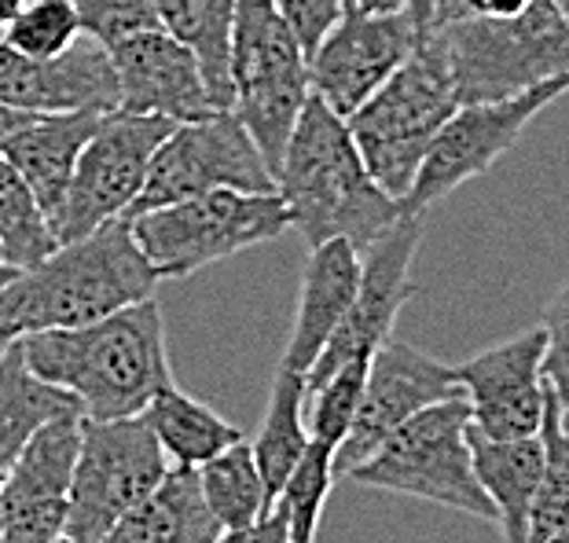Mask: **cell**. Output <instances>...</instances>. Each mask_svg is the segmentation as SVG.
I'll return each mask as SVG.
<instances>
[{
    "instance_id": "6da1fadb",
    "label": "cell",
    "mask_w": 569,
    "mask_h": 543,
    "mask_svg": "<svg viewBox=\"0 0 569 543\" xmlns=\"http://www.w3.org/2000/svg\"><path fill=\"white\" fill-rule=\"evenodd\" d=\"M19 345L33 375L67 390L89 422L143 415V408L173 385L166 323L154 298L84 328L27 334Z\"/></svg>"
},
{
    "instance_id": "7a4b0ae2",
    "label": "cell",
    "mask_w": 569,
    "mask_h": 543,
    "mask_svg": "<svg viewBox=\"0 0 569 543\" xmlns=\"http://www.w3.org/2000/svg\"><path fill=\"white\" fill-rule=\"evenodd\" d=\"M276 195L309 250L346 239L357 253H368L405 217L401 202L386 195L360 162L346 118L317 95H309L276 165Z\"/></svg>"
},
{
    "instance_id": "3957f363",
    "label": "cell",
    "mask_w": 569,
    "mask_h": 543,
    "mask_svg": "<svg viewBox=\"0 0 569 543\" xmlns=\"http://www.w3.org/2000/svg\"><path fill=\"white\" fill-rule=\"evenodd\" d=\"M159 283V269L143 258L126 217H118L78 243L56 247L33 269H22L0 291V331L27 338L84 328L154 298Z\"/></svg>"
},
{
    "instance_id": "277c9868",
    "label": "cell",
    "mask_w": 569,
    "mask_h": 543,
    "mask_svg": "<svg viewBox=\"0 0 569 543\" xmlns=\"http://www.w3.org/2000/svg\"><path fill=\"white\" fill-rule=\"evenodd\" d=\"M456 107L452 74H448L441 44L430 30H422L397 74L346 118L360 162L393 202L408 199L433 137Z\"/></svg>"
},
{
    "instance_id": "5b68a950",
    "label": "cell",
    "mask_w": 569,
    "mask_h": 543,
    "mask_svg": "<svg viewBox=\"0 0 569 543\" xmlns=\"http://www.w3.org/2000/svg\"><path fill=\"white\" fill-rule=\"evenodd\" d=\"M452 74L456 103H500L569 78V22L551 0H529L511 19L430 27Z\"/></svg>"
},
{
    "instance_id": "8992f818",
    "label": "cell",
    "mask_w": 569,
    "mask_h": 543,
    "mask_svg": "<svg viewBox=\"0 0 569 543\" xmlns=\"http://www.w3.org/2000/svg\"><path fill=\"white\" fill-rule=\"evenodd\" d=\"M228 74L236 92L232 114L276 173L290 132L312 95L309 59L276 0H236Z\"/></svg>"
},
{
    "instance_id": "52a82bcc",
    "label": "cell",
    "mask_w": 569,
    "mask_h": 543,
    "mask_svg": "<svg viewBox=\"0 0 569 543\" xmlns=\"http://www.w3.org/2000/svg\"><path fill=\"white\" fill-rule=\"evenodd\" d=\"M470 408L459 396L427 408L408 419L379 452L353 466L346 481L397 496H416L438 506H452L481 522H496L489 496L481 492L470 463Z\"/></svg>"
},
{
    "instance_id": "ba28073f",
    "label": "cell",
    "mask_w": 569,
    "mask_h": 543,
    "mask_svg": "<svg viewBox=\"0 0 569 543\" xmlns=\"http://www.w3.org/2000/svg\"><path fill=\"white\" fill-rule=\"evenodd\" d=\"M132 239L162 280H184L213 261L272 243L290 228L283 199L253 191H206V195L137 213Z\"/></svg>"
},
{
    "instance_id": "9c48e42d",
    "label": "cell",
    "mask_w": 569,
    "mask_h": 543,
    "mask_svg": "<svg viewBox=\"0 0 569 543\" xmlns=\"http://www.w3.org/2000/svg\"><path fill=\"white\" fill-rule=\"evenodd\" d=\"M166 452L143 415L81 422V452L70 481L63 536L70 543H103V536L162 485Z\"/></svg>"
},
{
    "instance_id": "30bf717a",
    "label": "cell",
    "mask_w": 569,
    "mask_h": 543,
    "mask_svg": "<svg viewBox=\"0 0 569 543\" xmlns=\"http://www.w3.org/2000/svg\"><path fill=\"white\" fill-rule=\"evenodd\" d=\"M253 191L272 195L276 173L250 140V132L232 111H217L202 122L177 125L154 151L148 180L126 221L137 213L173 207V202L206 195V191Z\"/></svg>"
},
{
    "instance_id": "8fae6325",
    "label": "cell",
    "mask_w": 569,
    "mask_h": 543,
    "mask_svg": "<svg viewBox=\"0 0 569 543\" xmlns=\"http://www.w3.org/2000/svg\"><path fill=\"white\" fill-rule=\"evenodd\" d=\"M569 92V78L537 84L522 95L500 103H463L456 107L452 118L433 137L427 162H422L416 184H411L401 210L408 217H422L433 202L452 195L456 188L470 184V180L486 177L489 169L503 159L507 151L522 140V132L540 111Z\"/></svg>"
},
{
    "instance_id": "7c38bea8",
    "label": "cell",
    "mask_w": 569,
    "mask_h": 543,
    "mask_svg": "<svg viewBox=\"0 0 569 543\" xmlns=\"http://www.w3.org/2000/svg\"><path fill=\"white\" fill-rule=\"evenodd\" d=\"M177 125L166 118H143L111 111L84 143L74 180H70L63 213L56 221V239L63 243H78V239L92 235L96 228L126 217L137 202L154 151Z\"/></svg>"
},
{
    "instance_id": "4fadbf2b",
    "label": "cell",
    "mask_w": 569,
    "mask_h": 543,
    "mask_svg": "<svg viewBox=\"0 0 569 543\" xmlns=\"http://www.w3.org/2000/svg\"><path fill=\"white\" fill-rule=\"evenodd\" d=\"M459 393L463 390L456 382V368L397 338L382 342L368 364L365 396H360L353 426L335 449V481H346L349 470L371 460L408 419Z\"/></svg>"
},
{
    "instance_id": "5bb4252c",
    "label": "cell",
    "mask_w": 569,
    "mask_h": 543,
    "mask_svg": "<svg viewBox=\"0 0 569 543\" xmlns=\"http://www.w3.org/2000/svg\"><path fill=\"white\" fill-rule=\"evenodd\" d=\"M419 33L422 30L411 22L408 11L365 16V11L346 8L342 19L317 44V52L309 56V92L338 118H349L397 74Z\"/></svg>"
},
{
    "instance_id": "9a60e30c",
    "label": "cell",
    "mask_w": 569,
    "mask_h": 543,
    "mask_svg": "<svg viewBox=\"0 0 569 543\" xmlns=\"http://www.w3.org/2000/svg\"><path fill=\"white\" fill-rule=\"evenodd\" d=\"M419 243H422V221L405 213L401 221L365 253L360 291L342 316V323H338V331L331 334V342L323 345L320 360L306 375V401L338 368L353 364V360H371L375 349L382 342H390L397 312H401L405 301L411 298V261H416Z\"/></svg>"
},
{
    "instance_id": "2e32d148",
    "label": "cell",
    "mask_w": 569,
    "mask_h": 543,
    "mask_svg": "<svg viewBox=\"0 0 569 543\" xmlns=\"http://www.w3.org/2000/svg\"><path fill=\"white\" fill-rule=\"evenodd\" d=\"M470 408V426L489 441L537 438L548 404L543 382V328H529L481 349L456 368Z\"/></svg>"
},
{
    "instance_id": "e0dca14e",
    "label": "cell",
    "mask_w": 569,
    "mask_h": 543,
    "mask_svg": "<svg viewBox=\"0 0 569 543\" xmlns=\"http://www.w3.org/2000/svg\"><path fill=\"white\" fill-rule=\"evenodd\" d=\"M81 415L48 422L0 477L4 543H48L63 536L70 481L81 452Z\"/></svg>"
},
{
    "instance_id": "ac0fdd59",
    "label": "cell",
    "mask_w": 569,
    "mask_h": 543,
    "mask_svg": "<svg viewBox=\"0 0 569 543\" xmlns=\"http://www.w3.org/2000/svg\"><path fill=\"white\" fill-rule=\"evenodd\" d=\"M111 67L118 78V111L166 118L173 125L217 114L196 52L166 30H148L114 44Z\"/></svg>"
},
{
    "instance_id": "d6986e66",
    "label": "cell",
    "mask_w": 569,
    "mask_h": 543,
    "mask_svg": "<svg viewBox=\"0 0 569 543\" xmlns=\"http://www.w3.org/2000/svg\"><path fill=\"white\" fill-rule=\"evenodd\" d=\"M0 107L19 114L118 111L111 52L81 38L59 59H27L0 41Z\"/></svg>"
},
{
    "instance_id": "ffe728a7",
    "label": "cell",
    "mask_w": 569,
    "mask_h": 543,
    "mask_svg": "<svg viewBox=\"0 0 569 543\" xmlns=\"http://www.w3.org/2000/svg\"><path fill=\"white\" fill-rule=\"evenodd\" d=\"M360 272H365V253H357L346 239H331L309 250L306 275H301V294L295 328H290L280 368L295 375H309L320 360L323 345L331 342L338 323L353 305L360 291Z\"/></svg>"
},
{
    "instance_id": "44dd1931",
    "label": "cell",
    "mask_w": 569,
    "mask_h": 543,
    "mask_svg": "<svg viewBox=\"0 0 569 543\" xmlns=\"http://www.w3.org/2000/svg\"><path fill=\"white\" fill-rule=\"evenodd\" d=\"M107 111H67V114H30V122L11 132L0 148V159H8L38 195L41 210L56 232V221L63 213L70 180H74L78 159L92 132L100 129Z\"/></svg>"
},
{
    "instance_id": "7402d4cb",
    "label": "cell",
    "mask_w": 569,
    "mask_h": 543,
    "mask_svg": "<svg viewBox=\"0 0 569 543\" xmlns=\"http://www.w3.org/2000/svg\"><path fill=\"white\" fill-rule=\"evenodd\" d=\"M470 463L481 492L496 511V525L507 543H526L529 533V506L540 489L543 474V444L537 438L522 441H489L470 426Z\"/></svg>"
},
{
    "instance_id": "603a6c76",
    "label": "cell",
    "mask_w": 569,
    "mask_h": 543,
    "mask_svg": "<svg viewBox=\"0 0 569 543\" xmlns=\"http://www.w3.org/2000/svg\"><path fill=\"white\" fill-rule=\"evenodd\" d=\"M221 525L199 492L196 470L169 466V474L148 500L118 522L103 543H213Z\"/></svg>"
},
{
    "instance_id": "cb8c5ba5",
    "label": "cell",
    "mask_w": 569,
    "mask_h": 543,
    "mask_svg": "<svg viewBox=\"0 0 569 543\" xmlns=\"http://www.w3.org/2000/svg\"><path fill=\"white\" fill-rule=\"evenodd\" d=\"M67 415H81L78 401L67 390L33 375L16 338L0 356V477L33 441V433Z\"/></svg>"
},
{
    "instance_id": "d4e9b609",
    "label": "cell",
    "mask_w": 569,
    "mask_h": 543,
    "mask_svg": "<svg viewBox=\"0 0 569 543\" xmlns=\"http://www.w3.org/2000/svg\"><path fill=\"white\" fill-rule=\"evenodd\" d=\"M143 422L151 426L169 466L199 470L202 463H210L221 452L247 441L243 430L221 419L213 408L196 401V396H188L177 382L166 385V390L143 408Z\"/></svg>"
},
{
    "instance_id": "484cf974",
    "label": "cell",
    "mask_w": 569,
    "mask_h": 543,
    "mask_svg": "<svg viewBox=\"0 0 569 543\" xmlns=\"http://www.w3.org/2000/svg\"><path fill=\"white\" fill-rule=\"evenodd\" d=\"M159 30L196 52L206 89L217 111H232V74H228V48H232L236 0H154Z\"/></svg>"
},
{
    "instance_id": "4316f807",
    "label": "cell",
    "mask_w": 569,
    "mask_h": 543,
    "mask_svg": "<svg viewBox=\"0 0 569 543\" xmlns=\"http://www.w3.org/2000/svg\"><path fill=\"white\" fill-rule=\"evenodd\" d=\"M309 426H306V375L295 371H276L269 408H264V422L258 441L250 444L253 463L261 470L264 492L276 503V496L283 492L287 477L295 474V466L301 463V455L309 452Z\"/></svg>"
},
{
    "instance_id": "83f0119b",
    "label": "cell",
    "mask_w": 569,
    "mask_h": 543,
    "mask_svg": "<svg viewBox=\"0 0 569 543\" xmlns=\"http://www.w3.org/2000/svg\"><path fill=\"white\" fill-rule=\"evenodd\" d=\"M196 477H199L202 500L221 529L253 525L258 517L272 511V500H269V492H264L261 470L253 463V452L247 441L221 452L217 460L202 463L196 470Z\"/></svg>"
},
{
    "instance_id": "f1b7e54d",
    "label": "cell",
    "mask_w": 569,
    "mask_h": 543,
    "mask_svg": "<svg viewBox=\"0 0 569 543\" xmlns=\"http://www.w3.org/2000/svg\"><path fill=\"white\" fill-rule=\"evenodd\" d=\"M59 247L38 195L8 159H0V261L11 269H33Z\"/></svg>"
},
{
    "instance_id": "f546056e",
    "label": "cell",
    "mask_w": 569,
    "mask_h": 543,
    "mask_svg": "<svg viewBox=\"0 0 569 543\" xmlns=\"http://www.w3.org/2000/svg\"><path fill=\"white\" fill-rule=\"evenodd\" d=\"M540 444H543V474L529 506L526 543H543L569 529V433L562 426V404L551 390H548V404H543Z\"/></svg>"
},
{
    "instance_id": "4dcf8cb0",
    "label": "cell",
    "mask_w": 569,
    "mask_h": 543,
    "mask_svg": "<svg viewBox=\"0 0 569 543\" xmlns=\"http://www.w3.org/2000/svg\"><path fill=\"white\" fill-rule=\"evenodd\" d=\"M335 485V449L320 441H309V452L301 455L295 474L287 477L283 492L276 496V511L287 522L290 543H317V529L323 517V503Z\"/></svg>"
},
{
    "instance_id": "1f68e13d",
    "label": "cell",
    "mask_w": 569,
    "mask_h": 543,
    "mask_svg": "<svg viewBox=\"0 0 569 543\" xmlns=\"http://www.w3.org/2000/svg\"><path fill=\"white\" fill-rule=\"evenodd\" d=\"M84 38L70 0H27V8L4 27V44L27 59H59Z\"/></svg>"
},
{
    "instance_id": "d6a6232c",
    "label": "cell",
    "mask_w": 569,
    "mask_h": 543,
    "mask_svg": "<svg viewBox=\"0 0 569 543\" xmlns=\"http://www.w3.org/2000/svg\"><path fill=\"white\" fill-rule=\"evenodd\" d=\"M368 364L371 360H353V364L338 368L306 401V426L312 441L327 444V449H338L346 441V433L357 419L360 396H365Z\"/></svg>"
},
{
    "instance_id": "836d02e7",
    "label": "cell",
    "mask_w": 569,
    "mask_h": 543,
    "mask_svg": "<svg viewBox=\"0 0 569 543\" xmlns=\"http://www.w3.org/2000/svg\"><path fill=\"white\" fill-rule=\"evenodd\" d=\"M70 4L78 11L84 38L103 44L107 52L137 33L159 30L154 0H70Z\"/></svg>"
},
{
    "instance_id": "e575fe53",
    "label": "cell",
    "mask_w": 569,
    "mask_h": 543,
    "mask_svg": "<svg viewBox=\"0 0 569 543\" xmlns=\"http://www.w3.org/2000/svg\"><path fill=\"white\" fill-rule=\"evenodd\" d=\"M543 382L569 408V280L555 291L543 309Z\"/></svg>"
},
{
    "instance_id": "d590c367",
    "label": "cell",
    "mask_w": 569,
    "mask_h": 543,
    "mask_svg": "<svg viewBox=\"0 0 569 543\" xmlns=\"http://www.w3.org/2000/svg\"><path fill=\"white\" fill-rule=\"evenodd\" d=\"M287 19V27L295 30L306 59L317 52V44L327 38V30L342 19L346 0H276Z\"/></svg>"
},
{
    "instance_id": "8d00e7d4",
    "label": "cell",
    "mask_w": 569,
    "mask_h": 543,
    "mask_svg": "<svg viewBox=\"0 0 569 543\" xmlns=\"http://www.w3.org/2000/svg\"><path fill=\"white\" fill-rule=\"evenodd\" d=\"M526 4L529 0H430V27H452L467 19H511L526 11Z\"/></svg>"
},
{
    "instance_id": "74e56055",
    "label": "cell",
    "mask_w": 569,
    "mask_h": 543,
    "mask_svg": "<svg viewBox=\"0 0 569 543\" xmlns=\"http://www.w3.org/2000/svg\"><path fill=\"white\" fill-rule=\"evenodd\" d=\"M213 543H290L287 540V522L283 514L272 511L258 517L253 525H243V529H221V536H217Z\"/></svg>"
},
{
    "instance_id": "f35d334b",
    "label": "cell",
    "mask_w": 569,
    "mask_h": 543,
    "mask_svg": "<svg viewBox=\"0 0 569 543\" xmlns=\"http://www.w3.org/2000/svg\"><path fill=\"white\" fill-rule=\"evenodd\" d=\"M411 0H346V8L365 11V16H397V11H408Z\"/></svg>"
},
{
    "instance_id": "ab89813d",
    "label": "cell",
    "mask_w": 569,
    "mask_h": 543,
    "mask_svg": "<svg viewBox=\"0 0 569 543\" xmlns=\"http://www.w3.org/2000/svg\"><path fill=\"white\" fill-rule=\"evenodd\" d=\"M27 122H30V114H19V111H11V107H0V148L8 143L11 132H19Z\"/></svg>"
},
{
    "instance_id": "60d3db41",
    "label": "cell",
    "mask_w": 569,
    "mask_h": 543,
    "mask_svg": "<svg viewBox=\"0 0 569 543\" xmlns=\"http://www.w3.org/2000/svg\"><path fill=\"white\" fill-rule=\"evenodd\" d=\"M408 16H411V22H416L419 30H427L430 27V0H411Z\"/></svg>"
},
{
    "instance_id": "b9f144b4",
    "label": "cell",
    "mask_w": 569,
    "mask_h": 543,
    "mask_svg": "<svg viewBox=\"0 0 569 543\" xmlns=\"http://www.w3.org/2000/svg\"><path fill=\"white\" fill-rule=\"evenodd\" d=\"M22 8H27V0H0V27H8Z\"/></svg>"
},
{
    "instance_id": "7bdbcfd3",
    "label": "cell",
    "mask_w": 569,
    "mask_h": 543,
    "mask_svg": "<svg viewBox=\"0 0 569 543\" xmlns=\"http://www.w3.org/2000/svg\"><path fill=\"white\" fill-rule=\"evenodd\" d=\"M16 275H19V269H11V264L0 261V291H4V286H8L11 280H16Z\"/></svg>"
},
{
    "instance_id": "ee69618b",
    "label": "cell",
    "mask_w": 569,
    "mask_h": 543,
    "mask_svg": "<svg viewBox=\"0 0 569 543\" xmlns=\"http://www.w3.org/2000/svg\"><path fill=\"white\" fill-rule=\"evenodd\" d=\"M11 342H16V338H8L4 331H0V356H4V349H8Z\"/></svg>"
},
{
    "instance_id": "f6af8a7d",
    "label": "cell",
    "mask_w": 569,
    "mask_h": 543,
    "mask_svg": "<svg viewBox=\"0 0 569 543\" xmlns=\"http://www.w3.org/2000/svg\"><path fill=\"white\" fill-rule=\"evenodd\" d=\"M543 543H569V529H566V533H559V536H551V540H543Z\"/></svg>"
},
{
    "instance_id": "bcb514c9",
    "label": "cell",
    "mask_w": 569,
    "mask_h": 543,
    "mask_svg": "<svg viewBox=\"0 0 569 543\" xmlns=\"http://www.w3.org/2000/svg\"><path fill=\"white\" fill-rule=\"evenodd\" d=\"M562 426H566V433H569V408H562Z\"/></svg>"
},
{
    "instance_id": "7dc6e473",
    "label": "cell",
    "mask_w": 569,
    "mask_h": 543,
    "mask_svg": "<svg viewBox=\"0 0 569 543\" xmlns=\"http://www.w3.org/2000/svg\"><path fill=\"white\" fill-rule=\"evenodd\" d=\"M0 543H4V514H0Z\"/></svg>"
},
{
    "instance_id": "c3c4849f",
    "label": "cell",
    "mask_w": 569,
    "mask_h": 543,
    "mask_svg": "<svg viewBox=\"0 0 569 543\" xmlns=\"http://www.w3.org/2000/svg\"><path fill=\"white\" fill-rule=\"evenodd\" d=\"M48 543H70L67 536H56V540H48Z\"/></svg>"
},
{
    "instance_id": "681fc988",
    "label": "cell",
    "mask_w": 569,
    "mask_h": 543,
    "mask_svg": "<svg viewBox=\"0 0 569 543\" xmlns=\"http://www.w3.org/2000/svg\"><path fill=\"white\" fill-rule=\"evenodd\" d=\"M562 16H566V22H569V4H562Z\"/></svg>"
},
{
    "instance_id": "f907efd6",
    "label": "cell",
    "mask_w": 569,
    "mask_h": 543,
    "mask_svg": "<svg viewBox=\"0 0 569 543\" xmlns=\"http://www.w3.org/2000/svg\"><path fill=\"white\" fill-rule=\"evenodd\" d=\"M551 4H559V8H562V4H569V0H551Z\"/></svg>"
}]
</instances>
